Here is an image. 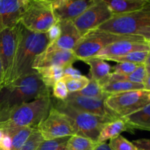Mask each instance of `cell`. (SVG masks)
<instances>
[{
	"instance_id": "22",
	"label": "cell",
	"mask_w": 150,
	"mask_h": 150,
	"mask_svg": "<svg viewBox=\"0 0 150 150\" xmlns=\"http://www.w3.org/2000/svg\"><path fill=\"white\" fill-rule=\"evenodd\" d=\"M127 81L133 83H142L144 84L146 90L150 91V73L146 71L144 64H139L137 68L130 74L120 75L111 73L108 81Z\"/></svg>"
},
{
	"instance_id": "40",
	"label": "cell",
	"mask_w": 150,
	"mask_h": 150,
	"mask_svg": "<svg viewBox=\"0 0 150 150\" xmlns=\"http://www.w3.org/2000/svg\"><path fill=\"white\" fill-rule=\"evenodd\" d=\"M0 150H4V149H2V148L1 147V146H0Z\"/></svg>"
},
{
	"instance_id": "2",
	"label": "cell",
	"mask_w": 150,
	"mask_h": 150,
	"mask_svg": "<svg viewBox=\"0 0 150 150\" xmlns=\"http://www.w3.org/2000/svg\"><path fill=\"white\" fill-rule=\"evenodd\" d=\"M50 44L47 33L34 32L19 24L18 40L10 83L18 78L34 73L35 59L45 51Z\"/></svg>"
},
{
	"instance_id": "39",
	"label": "cell",
	"mask_w": 150,
	"mask_h": 150,
	"mask_svg": "<svg viewBox=\"0 0 150 150\" xmlns=\"http://www.w3.org/2000/svg\"><path fill=\"white\" fill-rule=\"evenodd\" d=\"M4 86V78H3V70L1 67V62H0V89Z\"/></svg>"
},
{
	"instance_id": "11",
	"label": "cell",
	"mask_w": 150,
	"mask_h": 150,
	"mask_svg": "<svg viewBox=\"0 0 150 150\" xmlns=\"http://www.w3.org/2000/svg\"><path fill=\"white\" fill-rule=\"evenodd\" d=\"M112 16L105 3L103 0H98L73 21V23L81 37L89 31L97 29Z\"/></svg>"
},
{
	"instance_id": "20",
	"label": "cell",
	"mask_w": 150,
	"mask_h": 150,
	"mask_svg": "<svg viewBox=\"0 0 150 150\" xmlns=\"http://www.w3.org/2000/svg\"><path fill=\"white\" fill-rule=\"evenodd\" d=\"M113 15L130 13L149 5L150 0H103Z\"/></svg>"
},
{
	"instance_id": "18",
	"label": "cell",
	"mask_w": 150,
	"mask_h": 150,
	"mask_svg": "<svg viewBox=\"0 0 150 150\" xmlns=\"http://www.w3.org/2000/svg\"><path fill=\"white\" fill-rule=\"evenodd\" d=\"M90 67V79L102 86L108 81L112 67L105 60L98 57H91L83 60Z\"/></svg>"
},
{
	"instance_id": "21",
	"label": "cell",
	"mask_w": 150,
	"mask_h": 150,
	"mask_svg": "<svg viewBox=\"0 0 150 150\" xmlns=\"http://www.w3.org/2000/svg\"><path fill=\"white\" fill-rule=\"evenodd\" d=\"M127 125L135 131L136 129L142 130H150V103L141 109L122 117Z\"/></svg>"
},
{
	"instance_id": "36",
	"label": "cell",
	"mask_w": 150,
	"mask_h": 150,
	"mask_svg": "<svg viewBox=\"0 0 150 150\" xmlns=\"http://www.w3.org/2000/svg\"><path fill=\"white\" fill-rule=\"evenodd\" d=\"M133 144L139 150H150L149 139H141L132 142Z\"/></svg>"
},
{
	"instance_id": "37",
	"label": "cell",
	"mask_w": 150,
	"mask_h": 150,
	"mask_svg": "<svg viewBox=\"0 0 150 150\" xmlns=\"http://www.w3.org/2000/svg\"><path fill=\"white\" fill-rule=\"evenodd\" d=\"M63 76H82V75L79 70L75 69L74 67H73V65H70L64 68V73H63Z\"/></svg>"
},
{
	"instance_id": "42",
	"label": "cell",
	"mask_w": 150,
	"mask_h": 150,
	"mask_svg": "<svg viewBox=\"0 0 150 150\" xmlns=\"http://www.w3.org/2000/svg\"><path fill=\"white\" fill-rule=\"evenodd\" d=\"M96 1H98V0H96Z\"/></svg>"
},
{
	"instance_id": "3",
	"label": "cell",
	"mask_w": 150,
	"mask_h": 150,
	"mask_svg": "<svg viewBox=\"0 0 150 150\" xmlns=\"http://www.w3.org/2000/svg\"><path fill=\"white\" fill-rule=\"evenodd\" d=\"M51 107V92L41 95L13 111L7 120L0 122V130L10 138L18 129L23 127L37 129L40 123L46 118Z\"/></svg>"
},
{
	"instance_id": "31",
	"label": "cell",
	"mask_w": 150,
	"mask_h": 150,
	"mask_svg": "<svg viewBox=\"0 0 150 150\" xmlns=\"http://www.w3.org/2000/svg\"><path fill=\"white\" fill-rule=\"evenodd\" d=\"M108 144L111 150H137L132 142H129L121 135L110 139Z\"/></svg>"
},
{
	"instance_id": "8",
	"label": "cell",
	"mask_w": 150,
	"mask_h": 150,
	"mask_svg": "<svg viewBox=\"0 0 150 150\" xmlns=\"http://www.w3.org/2000/svg\"><path fill=\"white\" fill-rule=\"evenodd\" d=\"M150 103V91L142 89L109 95L104 104L115 119L122 118Z\"/></svg>"
},
{
	"instance_id": "24",
	"label": "cell",
	"mask_w": 150,
	"mask_h": 150,
	"mask_svg": "<svg viewBox=\"0 0 150 150\" xmlns=\"http://www.w3.org/2000/svg\"><path fill=\"white\" fill-rule=\"evenodd\" d=\"M35 70L41 78L44 84L50 89L54 86L56 82L62 79L64 73V68L58 66L40 67Z\"/></svg>"
},
{
	"instance_id": "29",
	"label": "cell",
	"mask_w": 150,
	"mask_h": 150,
	"mask_svg": "<svg viewBox=\"0 0 150 150\" xmlns=\"http://www.w3.org/2000/svg\"><path fill=\"white\" fill-rule=\"evenodd\" d=\"M77 93L85 97L100 98V99H105L108 96V95L103 92L102 88L99 83L92 79H89V83L84 89L77 92Z\"/></svg>"
},
{
	"instance_id": "26",
	"label": "cell",
	"mask_w": 150,
	"mask_h": 150,
	"mask_svg": "<svg viewBox=\"0 0 150 150\" xmlns=\"http://www.w3.org/2000/svg\"><path fill=\"white\" fill-rule=\"evenodd\" d=\"M150 56V51H135L130 53L126 55L120 56V57H109L105 59V60L108 61L117 62H130L136 64H144L146 59Z\"/></svg>"
},
{
	"instance_id": "10",
	"label": "cell",
	"mask_w": 150,
	"mask_h": 150,
	"mask_svg": "<svg viewBox=\"0 0 150 150\" xmlns=\"http://www.w3.org/2000/svg\"><path fill=\"white\" fill-rule=\"evenodd\" d=\"M37 129L41 133L44 140H51L76 135L70 120L53 106L46 118L40 123Z\"/></svg>"
},
{
	"instance_id": "41",
	"label": "cell",
	"mask_w": 150,
	"mask_h": 150,
	"mask_svg": "<svg viewBox=\"0 0 150 150\" xmlns=\"http://www.w3.org/2000/svg\"><path fill=\"white\" fill-rule=\"evenodd\" d=\"M48 1H52V0H48Z\"/></svg>"
},
{
	"instance_id": "4",
	"label": "cell",
	"mask_w": 150,
	"mask_h": 150,
	"mask_svg": "<svg viewBox=\"0 0 150 150\" xmlns=\"http://www.w3.org/2000/svg\"><path fill=\"white\" fill-rule=\"evenodd\" d=\"M97 29L115 35L142 37L150 41V4L136 11L113 15Z\"/></svg>"
},
{
	"instance_id": "16",
	"label": "cell",
	"mask_w": 150,
	"mask_h": 150,
	"mask_svg": "<svg viewBox=\"0 0 150 150\" xmlns=\"http://www.w3.org/2000/svg\"><path fill=\"white\" fill-rule=\"evenodd\" d=\"M57 23L60 28V35L55 41L48 45L47 49L73 50L81 38L73 21H64Z\"/></svg>"
},
{
	"instance_id": "9",
	"label": "cell",
	"mask_w": 150,
	"mask_h": 150,
	"mask_svg": "<svg viewBox=\"0 0 150 150\" xmlns=\"http://www.w3.org/2000/svg\"><path fill=\"white\" fill-rule=\"evenodd\" d=\"M19 24L0 32V62L3 70L4 86L9 84L18 40Z\"/></svg>"
},
{
	"instance_id": "27",
	"label": "cell",
	"mask_w": 150,
	"mask_h": 150,
	"mask_svg": "<svg viewBox=\"0 0 150 150\" xmlns=\"http://www.w3.org/2000/svg\"><path fill=\"white\" fill-rule=\"evenodd\" d=\"M61 80L64 81L69 93L77 92L84 89L88 85L89 79L83 76H63Z\"/></svg>"
},
{
	"instance_id": "17",
	"label": "cell",
	"mask_w": 150,
	"mask_h": 150,
	"mask_svg": "<svg viewBox=\"0 0 150 150\" xmlns=\"http://www.w3.org/2000/svg\"><path fill=\"white\" fill-rule=\"evenodd\" d=\"M22 12L23 7L18 0H0V32L16 26Z\"/></svg>"
},
{
	"instance_id": "13",
	"label": "cell",
	"mask_w": 150,
	"mask_h": 150,
	"mask_svg": "<svg viewBox=\"0 0 150 150\" xmlns=\"http://www.w3.org/2000/svg\"><path fill=\"white\" fill-rule=\"evenodd\" d=\"M104 100L105 99L89 98V97L83 96L77 92H72L69 93L67 98L63 101L70 106L79 111L100 116V117H110L116 120L106 109L104 104Z\"/></svg>"
},
{
	"instance_id": "6",
	"label": "cell",
	"mask_w": 150,
	"mask_h": 150,
	"mask_svg": "<svg viewBox=\"0 0 150 150\" xmlns=\"http://www.w3.org/2000/svg\"><path fill=\"white\" fill-rule=\"evenodd\" d=\"M123 40H147L139 36L120 35L100 31L98 29H92L81 37L72 51L78 60L91 58L98 54L101 49L113 42ZM149 41V40H147Z\"/></svg>"
},
{
	"instance_id": "28",
	"label": "cell",
	"mask_w": 150,
	"mask_h": 150,
	"mask_svg": "<svg viewBox=\"0 0 150 150\" xmlns=\"http://www.w3.org/2000/svg\"><path fill=\"white\" fill-rule=\"evenodd\" d=\"M35 130L36 129L33 127H23L16 130L10 137L11 139L10 150L20 149Z\"/></svg>"
},
{
	"instance_id": "14",
	"label": "cell",
	"mask_w": 150,
	"mask_h": 150,
	"mask_svg": "<svg viewBox=\"0 0 150 150\" xmlns=\"http://www.w3.org/2000/svg\"><path fill=\"white\" fill-rule=\"evenodd\" d=\"M77 60L78 59L72 50L46 48L45 51L35 59L32 69L35 70L40 67L51 66H58L64 68L67 66L73 65V63Z\"/></svg>"
},
{
	"instance_id": "32",
	"label": "cell",
	"mask_w": 150,
	"mask_h": 150,
	"mask_svg": "<svg viewBox=\"0 0 150 150\" xmlns=\"http://www.w3.org/2000/svg\"><path fill=\"white\" fill-rule=\"evenodd\" d=\"M43 140L41 133L36 129L19 150H36Z\"/></svg>"
},
{
	"instance_id": "25",
	"label": "cell",
	"mask_w": 150,
	"mask_h": 150,
	"mask_svg": "<svg viewBox=\"0 0 150 150\" xmlns=\"http://www.w3.org/2000/svg\"><path fill=\"white\" fill-rule=\"evenodd\" d=\"M98 145L99 143L88 138L73 135L69 138L64 150H95Z\"/></svg>"
},
{
	"instance_id": "38",
	"label": "cell",
	"mask_w": 150,
	"mask_h": 150,
	"mask_svg": "<svg viewBox=\"0 0 150 150\" xmlns=\"http://www.w3.org/2000/svg\"><path fill=\"white\" fill-rule=\"evenodd\" d=\"M95 150H111L110 149L108 144L106 142H103V143L99 144V145L98 146V147L96 148Z\"/></svg>"
},
{
	"instance_id": "23",
	"label": "cell",
	"mask_w": 150,
	"mask_h": 150,
	"mask_svg": "<svg viewBox=\"0 0 150 150\" xmlns=\"http://www.w3.org/2000/svg\"><path fill=\"white\" fill-rule=\"evenodd\" d=\"M101 88L103 92L108 95L128 91L145 89L144 84L133 83L127 81H111L103 85Z\"/></svg>"
},
{
	"instance_id": "30",
	"label": "cell",
	"mask_w": 150,
	"mask_h": 150,
	"mask_svg": "<svg viewBox=\"0 0 150 150\" xmlns=\"http://www.w3.org/2000/svg\"><path fill=\"white\" fill-rule=\"evenodd\" d=\"M70 136L43 140L36 150H64L66 144Z\"/></svg>"
},
{
	"instance_id": "12",
	"label": "cell",
	"mask_w": 150,
	"mask_h": 150,
	"mask_svg": "<svg viewBox=\"0 0 150 150\" xmlns=\"http://www.w3.org/2000/svg\"><path fill=\"white\" fill-rule=\"evenodd\" d=\"M53 13L57 22L74 21L96 0H52Z\"/></svg>"
},
{
	"instance_id": "5",
	"label": "cell",
	"mask_w": 150,
	"mask_h": 150,
	"mask_svg": "<svg viewBox=\"0 0 150 150\" xmlns=\"http://www.w3.org/2000/svg\"><path fill=\"white\" fill-rule=\"evenodd\" d=\"M52 106L70 120L76 135L88 138L95 142L98 141L103 126L105 123L114 120L110 117H100L79 111L67 105L63 100H57L54 98L53 99V97Z\"/></svg>"
},
{
	"instance_id": "33",
	"label": "cell",
	"mask_w": 150,
	"mask_h": 150,
	"mask_svg": "<svg viewBox=\"0 0 150 150\" xmlns=\"http://www.w3.org/2000/svg\"><path fill=\"white\" fill-rule=\"evenodd\" d=\"M52 89L53 97L55 99L59 100H64L69 94L64 81H62L61 79L56 82L55 84L52 87Z\"/></svg>"
},
{
	"instance_id": "35",
	"label": "cell",
	"mask_w": 150,
	"mask_h": 150,
	"mask_svg": "<svg viewBox=\"0 0 150 150\" xmlns=\"http://www.w3.org/2000/svg\"><path fill=\"white\" fill-rule=\"evenodd\" d=\"M46 33L47 35H48V39H49L50 43L55 41L59 38V36L60 35V28L58 23L57 22Z\"/></svg>"
},
{
	"instance_id": "34",
	"label": "cell",
	"mask_w": 150,
	"mask_h": 150,
	"mask_svg": "<svg viewBox=\"0 0 150 150\" xmlns=\"http://www.w3.org/2000/svg\"><path fill=\"white\" fill-rule=\"evenodd\" d=\"M139 64L130 62H120L112 67L113 73L120 75H127L133 73Z\"/></svg>"
},
{
	"instance_id": "43",
	"label": "cell",
	"mask_w": 150,
	"mask_h": 150,
	"mask_svg": "<svg viewBox=\"0 0 150 150\" xmlns=\"http://www.w3.org/2000/svg\"><path fill=\"white\" fill-rule=\"evenodd\" d=\"M137 150H139V149H137Z\"/></svg>"
},
{
	"instance_id": "15",
	"label": "cell",
	"mask_w": 150,
	"mask_h": 150,
	"mask_svg": "<svg viewBox=\"0 0 150 150\" xmlns=\"http://www.w3.org/2000/svg\"><path fill=\"white\" fill-rule=\"evenodd\" d=\"M135 51H150V41L123 40L113 42L101 49L92 57L105 60L109 57H120Z\"/></svg>"
},
{
	"instance_id": "1",
	"label": "cell",
	"mask_w": 150,
	"mask_h": 150,
	"mask_svg": "<svg viewBox=\"0 0 150 150\" xmlns=\"http://www.w3.org/2000/svg\"><path fill=\"white\" fill-rule=\"evenodd\" d=\"M51 92L36 71L18 78L0 89V122L13 111L28 102Z\"/></svg>"
},
{
	"instance_id": "7",
	"label": "cell",
	"mask_w": 150,
	"mask_h": 150,
	"mask_svg": "<svg viewBox=\"0 0 150 150\" xmlns=\"http://www.w3.org/2000/svg\"><path fill=\"white\" fill-rule=\"evenodd\" d=\"M19 23L32 32L46 33L57 23L51 1L29 0L23 10Z\"/></svg>"
},
{
	"instance_id": "19",
	"label": "cell",
	"mask_w": 150,
	"mask_h": 150,
	"mask_svg": "<svg viewBox=\"0 0 150 150\" xmlns=\"http://www.w3.org/2000/svg\"><path fill=\"white\" fill-rule=\"evenodd\" d=\"M123 132H128L130 133H135L134 130L130 128L122 119H116L109 122L105 123L103 126L97 142L99 144L103 143L107 140H110L120 136Z\"/></svg>"
}]
</instances>
